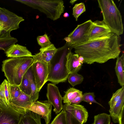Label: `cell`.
<instances>
[{"instance_id":"obj_1","label":"cell","mask_w":124,"mask_h":124,"mask_svg":"<svg viewBox=\"0 0 124 124\" xmlns=\"http://www.w3.org/2000/svg\"><path fill=\"white\" fill-rule=\"evenodd\" d=\"M120 36L112 32L103 37L89 40L72 46L75 52L84 58V63H104L119 57L121 52Z\"/></svg>"},{"instance_id":"obj_2","label":"cell","mask_w":124,"mask_h":124,"mask_svg":"<svg viewBox=\"0 0 124 124\" xmlns=\"http://www.w3.org/2000/svg\"><path fill=\"white\" fill-rule=\"evenodd\" d=\"M32 57L11 58L2 62V70L10 84L18 86L23 78L33 63Z\"/></svg>"},{"instance_id":"obj_3","label":"cell","mask_w":124,"mask_h":124,"mask_svg":"<svg viewBox=\"0 0 124 124\" xmlns=\"http://www.w3.org/2000/svg\"><path fill=\"white\" fill-rule=\"evenodd\" d=\"M73 48L70 46L63 50L58 51L48 63V75L47 81L55 84L66 81L69 75L66 66L68 53Z\"/></svg>"},{"instance_id":"obj_4","label":"cell","mask_w":124,"mask_h":124,"mask_svg":"<svg viewBox=\"0 0 124 124\" xmlns=\"http://www.w3.org/2000/svg\"><path fill=\"white\" fill-rule=\"evenodd\" d=\"M97 1L103 22L112 32L119 36L122 34L124 27L121 15L114 1L98 0Z\"/></svg>"},{"instance_id":"obj_5","label":"cell","mask_w":124,"mask_h":124,"mask_svg":"<svg viewBox=\"0 0 124 124\" xmlns=\"http://www.w3.org/2000/svg\"><path fill=\"white\" fill-rule=\"evenodd\" d=\"M15 0L38 9L54 21L60 18L65 8L63 1L61 0Z\"/></svg>"},{"instance_id":"obj_6","label":"cell","mask_w":124,"mask_h":124,"mask_svg":"<svg viewBox=\"0 0 124 124\" xmlns=\"http://www.w3.org/2000/svg\"><path fill=\"white\" fill-rule=\"evenodd\" d=\"M24 20L23 17L0 7V39L11 36V31L19 29L20 23Z\"/></svg>"},{"instance_id":"obj_7","label":"cell","mask_w":124,"mask_h":124,"mask_svg":"<svg viewBox=\"0 0 124 124\" xmlns=\"http://www.w3.org/2000/svg\"><path fill=\"white\" fill-rule=\"evenodd\" d=\"M93 22L89 20L78 25L68 35L71 40V43L67 44L72 47L86 42L89 40V37Z\"/></svg>"},{"instance_id":"obj_8","label":"cell","mask_w":124,"mask_h":124,"mask_svg":"<svg viewBox=\"0 0 124 124\" xmlns=\"http://www.w3.org/2000/svg\"><path fill=\"white\" fill-rule=\"evenodd\" d=\"M31 69L39 92L47 81L48 75V63L42 60L33 61Z\"/></svg>"},{"instance_id":"obj_9","label":"cell","mask_w":124,"mask_h":124,"mask_svg":"<svg viewBox=\"0 0 124 124\" xmlns=\"http://www.w3.org/2000/svg\"><path fill=\"white\" fill-rule=\"evenodd\" d=\"M21 114L0 99V124H18Z\"/></svg>"},{"instance_id":"obj_10","label":"cell","mask_w":124,"mask_h":124,"mask_svg":"<svg viewBox=\"0 0 124 124\" xmlns=\"http://www.w3.org/2000/svg\"><path fill=\"white\" fill-rule=\"evenodd\" d=\"M46 96L48 101L54 107V111L56 114H58L62 109V97L58 88L55 84L49 83L47 84Z\"/></svg>"},{"instance_id":"obj_11","label":"cell","mask_w":124,"mask_h":124,"mask_svg":"<svg viewBox=\"0 0 124 124\" xmlns=\"http://www.w3.org/2000/svg\"><path fill=\"white\" fill-rule=\"evenodd\" d=\"M52 105L48 101H37L33 102L28 110L39 115L46 124H49L51 117Z\"/></svg>"},{"instance_id":"obj_12","label":"cell","mask_w":124,"mask_h":124,"mask_svg":"<svg viewBox=\"0 0 124 124\" xmlns=\"http://www.w3.org/2000/svg\"><path fill=\"white\" fill-rule=\"evenodd\" d=\"M63 109L69 112L81 124L87 122L88 116V112L84 106L79 104H70L65 103Z\"/></svg>"},{"instance_id":"obj_13","label":"cell","mask_w":124,"mask_h":124,"mask_svg":"<svg viewBox=\"0 0 124 124\" xmlns=\"http://www.w3.org/2000/svg\"><path fill=\"white\" fill-rule=\"evenodd\" d=\"M33 103L30 96L22 92L17 98L12 99L10 105L21 114L30 108Z\"/></svg>"},{"instance_id":"obj_14","label":"cell","mask_w":124,"mask_h":124,"mask_svg":"<svg viewBox=\"0 0 124 124\" xmlns=\"http://www.w3.org/2000/svg\"><path fill=\"white\" fill-rule=\"evenodd\" d=\"M112 32L109 28L103 21L96 20L93 22L89 40L103 37Z\"/></svg>"},{"instance_id":"obj_15","label":"cell","mask_w":124,"mask_h":124,"mask_svg":"<svg viewBox=\"0 0 124 124\" xmlns=\"http://www.w3.org/2000/svg\"><path fill=\"white\" fill-rule=\"evenodd\" d=\"M5 53L7 57L11 58L33 57L34 55L26 47L16 44L10 46Z\"/></svg>"},{"instance_id":"obj_16","label":"cell","mask_w":124,"mask_h":124,"mask_svg":"<svg viewBox=\"0 0 124 124\" xmlns=\"http://www.w3.org/2000/svg\"><path fill=\"white\" fill-rule=\"evenodd\" d=\"M58 50L52 44L46 47L41 48L40 52L33 55V60H42L48 63Z\"/></svg>"},{"instance_id":"obj_17","label":"cell","mask_w":124,"mask_h":124,"mask_svg":"<svg viewBox=\"0 0 124 124\" xmlns=\"http://www.w3.org/2000/svg\"><path fill=\"white\" fill-rule=\"evenodd\" d=\"M79 56L78 54H74L71 51L67 54L66 66L69 75L77 73L81 69L82 64L78 60Z\"/></svg>"},{"instance_id":"obj_18","label":"cell","mask_w":124,"mask_h":124,"mask_svg":"<svg viewBox=\"0 0 124 124\" xmlns=\"http://www.w3.org/2000/svg\"><path fill=\"white\" fill-rule=\"evenodd\" d=\"M40 116L28 109L21 114L18 124H41Z\"/></svg>"},{"instance_id":"obj_19","label":"cell","mask_w":124,"mask_h":124,"mask_svg":"<svg viewBox=\"0 0 124 124\" xmlns=\"http://www.w3.org/2000/svg\"><path fill=\"white\" fill-rule=\"evenodd\" d=\"M124 54L117 58L115 70L118 82L122 86H124Z\"/></svg>"},{"instance_id":"obj_20","label":"cell","mask_w":124,"mask_h":124,"mask_svg":"<svg viewBox=\"0 0 124 124\" xmlns=\"http://www.w3.org/2000/svg\"><path fill=\"white\" fill-rule=\"evenodd\" d=\"M25 74L28 79L30 83L31 92L30 96L31 100L33 102L36 101L38 99L39 92L37 89L36 84L32 70L31 66Z\"/></svg>"},{"instance_id":"obj_21","label":"cell","mask_w":124,"mask_h":124,"mask_svg":"<svg viewBox=\"0 0 124 124\" xmlns=\"http://www.w3.org/2000/svg\"><path fill=\"white\" fill-rule=\"evenodd\" d=\"M124 105V93L118 101L109 110L110 115L115 123H118L119 114L123 106Z\"/></svg>"},{"instance_id":"obj_22","label":"cell","mask_w":124,"mask_h":124,"mask_svg":"<svg viewBox=\"0 0 124 124\" xmlns=\"http://www.w3.org/2000/svg\"><path fill=\"white\" fill-rule=\"evenodd\" d=\"M82 93V91L73 87L70 88L65 92V94L62 97L63 102L64 103L70 104L72 100Z\"/></svg>"},{"instance_id":"obj_23","label":"cell","mask_w":124,"mask_h":124,"mask_svg":"<svg viewBox=\"0 0 124 124\" xmlns=\"http://www.w3.org/2000/svg\"><path fill=\"white\" fill-rule=\"evenodd\" d=\"M93 124H110V116L105 113L99 114L94 117Z\"/></svg>"},{"instance_id":"obj_24","label":"cell","mask_w":124,"mask_h":124,"mask_svg":"<svg viewBox=\"0 0 124 124\" xmlns=\"http://www.w3.org/2000/svg\"><path fill=\"white\" fill-rule=\"evenodd\" d=\"M68 79L69 83L74 87L81 84L83 81L84 78L82 75L76 73L70 74Z\"/></svg>"},{"instance_id":"obj_25","label":"cell","mask_w":124,"mask_h":124,"mask_svg":"<svg viewBox=\"0 0 124 124\" xmlns=\"http://www.w3.org/2000/svg\"><path fill=\"white\" fill-rule=\"evenodd\" d=\"M19 87L22 92L30 96L31 90L29 81L25 74L23 76Z\"/></svg>"},{"instance_id":"obj_26","label":"cell","mask_w":124,"mask_h":124,"mask_svg":"<svg viewBox=\"0 0 124 124\" xmlns=\"http://www.w3.org/2000/svg\"><path fill=\"white\" fill-rule=\"evenodd\" d=\"M72 9V14L76 21H78V17L86 11L85 5L83 2L76 4L73 8Z\"/></svg>"},{"instance_id":"obj_27","label":"cell","mask_w":124,"mask_h":124,"mask_svg":"<svg viewBox=\"0 0 124 124\" xmlns=\"http://www.w3.org/2000/svg\"><path fill=\"white\" fill-rule=\"evenodd\" d=\"M124 93V86H123L113 93L111 98L108 102L110 108L112 107L118 101Z\"/></svg>"},{"instance_id":"obj_28","label":"cell","mask_w":124,"mask_h":124,"mask_svg":"<svg viewBox=\"0 0 124 124\" xmlns=\"http://www.w3.org/2000/svg\"><path fill=\"white\" fill-rule=\"evenodd\" d=\"M50 124H67L65 111L62 109L61 112L57 114Z\"/></svg>"},{"instance_id":"obj_29","label":"cell","mask_w":124,"mask_h":124,"mask_svg":"<svg viewBox=\"0 0 124 124\" xmlns=\"http://www.w3.org/2000/svg\"><path fill=\"white\" fill-rule=\"evenodd\" d=\"M8 86L11 100L17 97L22 92L19 86L11 84L9 82Z\"/></svg>"},{"instance_id":"obj_30","label":"cell","mask_w":124,"mask_h":124,"mask_svg":"<svg viewBox=\"0 0 124 124\" xmlns=\"http://www.w3.org/2000/svg\"><path fill=\"white\" fill-rule=\"evenodd\" d=\"M37 40L38 44L41 46V48L46 47L52 44L46 33L43 35L38 36Z\"/></svg>"},{"instance_id":"obj_31","label":"cell","mask_w":124,"mask_h":124,"mask_svg":"<svg viewBox=\"0 0 124 124\" xmlns=\"http://www.w3.org/2000/svg\"><path fill=\"white\" fill-rule=\"evenodd\" d=\"M95 97V96L93 92L85 93L83 94V101L89 104L96 103L104 108L102 105L96 100Z\"/></svg>"},{"instance_id":"obj_32","label":"cell","mask_w":124,"mask_h":124,"mask_svg":"<svg viewBox=\"0 0 124 124\" xmlns=\"http://www.w3.org/2000/svg\"><path fill=\"white\" fill-rule=\"evenodd\" d=\"M2 83L3 85L4 93L6 100L8 104L9 105L11 99L8 86V82L7 79H5Z\"/></svg>"},{"instance_id":"obj_33","label":"cell","mask_w":124,"mask_h":124,"mask_svg":"<svg viewBox=\"0 0 124 124\" xmlns=\"http://www.w3.org/2000/svg\"><path fill=\"white\" fill-rule=\"evenodd\" d=\"M64 110L66 112L67 124H81L74 118L68 111Z\"/></svg>"},{"instance_id":"obj_34","label":"cell","mask_w":124,"mask_h":124,"mask_svg":"<svg viewBox=\"0 0 124 124\" xmlns=\"http://www.w3.org/2000/svg\"><path fill=\"white\" fill-rule=\"evenodd\" d=\"M0 99L7 105L9 106L5 95L3 84L2 83L0 85Z\"/></svg>"},{"instance_id":"obj_35","label":"cell","mask_w":124,"mask_h":124,"mask_svg":"<svg viewBox=\"0 0 124 124\" xmlns=\"http://www.w3.org/2000/svg\"><path fill=\"white\" fill-rule=\"evenodd\" d=\"M83 101V94L82 93L78 95L70 102V104H78Z\"/></svg>"},{"instance_id":"obj_36","label":"cell","mask_w":124,"mask_h":124,"mask_svg":"<svg viewBox=\"0 0 124 124\" xmlns=\"http://www.w3.org/2000/svg\"><path fill=\"white\" fill-rule=\"evenodd\" d=\"M124 105L121 109L119 114L118 120L119 124H124Z\"/></svg>"},{"instance_id":"obj_37","label":"cell","mask_w":124,"mask_h":124,"mask_svg":"<svg viewBox=\"0 0 124 124\" xmlns=\"http://www.w3.org/2000/svg\"><path fill=\"white\" fill-rule=\"evenodd\" d=\"M5 44L3 41L0 39V50H3L4 48Z\"/></svg>"},{"instance_id":"obj_38","label":"cell","mask_w":124,"mask_h":124,"mask_svg":"<svg viewBox=\"0 0 124 124\" xmlns=\"http://www.w3.org/2000/svg\"><path fill=\"white\" fill-rule=\"evenodd\" d=\"M78 60L79 62L82 64L84 63V58L82 56H79L78 57Z\"/></svg>"},{"instance_id":"obj_39","label":"cell","mask_w":124,"mask_h":124,"mask_svg":"<svg viewBox=\"0 0 124 124\" xmlns=\"http://www.w3.org/2000/svg\"><path fill=\"white\" fill-rule=\"evenodd\" d=\"M64 39L66 41V43L68 44H70L71 42V38L68 36L64 38Z\"/></svg>"},{"instance_id":"obj_40","label":"cell","mask_w":124,"mask_h":124,"mask_svg":"<svg viewBox=\"0 0 124 124\" xmlns=\"http://www.w3.org/2000/svg\"><path fill=\"white\" fill-rule=\"evenodd\" d=\"M70 16L69 14L67 12L65 13L63 15V16L65 18H67Z\"/></svg>"},{"instance_id":"obj_41","label":"cell","mask_w":124,"mask_h":124,"mask_svg":"<svg viewBox=\"0 0 124 124\" xmlns=\"http://www.w3.org/2000/svg\"><path fill=\"white\" fill-rule=\"evenodd\" d=\"M77 0H71L70 1V3H71L72 5H73V4Z\"/></svg>"},{"instance_id":"obj_42","label":"cell","mask_w":124,"mask_h":124,"mask_svg":"<svg viewBox=\"0 0 124 124\" xmlns=\"http://www.w3.org/2000/svg\"><path fill=\"white\" fill-rule=\"evenodd\" d=\"M93 124V123H92V124Z\"/></svg>"}]
</instances>
